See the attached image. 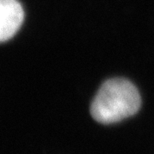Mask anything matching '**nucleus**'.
I'll return each mask as SVG.
<instances>
[{"label": "nucleus", "instance_id": "1", "mask_svg": "<svg viewBox=\"0 0 154 154\" xmlns=\"http://www.w3.org/2000/svg\"><path fill=\"white\" fill-rule=\"evenodd\" d=\"M140 105V94L130 81L112 78L100 86L91 102L90 113L97 122L111 124L134 115Z\"/></svg>", "mask_w": 154, "mask_h": 154}, {"label": "nucleus", "instance_id": "2", "mask_svg": "<svg viewBox=\"0 0 154 154\" xmlns=\"http://www.w3.org/2000/svg\"><path fill=\"white\" fill-rule=\"evenodd\" d=\"M24 20V10L17 0H0V43L11 39Z\"/></svg>", "mask_w": 154, "mask_h": 154}]
</instances>
